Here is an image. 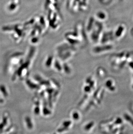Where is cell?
Segmentation results:
<instances>
[{
    "instance_id": "cell-1",
    "label": "cell",
    "mask_w": 133,
    "mask_h": 134,
    "mask_svg": "<svg viewBox=\"0 0 133 134\" xmlns=\"http://www.w3.org/2000/svg\"><path fill=\"white\" fill-rule=\"evenodd\" d=\"M125 29V27H124V26L122 25L118 26L114 33L115 37L117 38H120V37H122V36L124 34Z\"/></svg>"
},
{
    "instance_id": "cell-2",
    "label": "cell",
    "mask_w": 133,
    "mask_h": 134,
    "mask_svg": "<svg viewBox=\"0 0 133 134\" xmlns=\"http://www.w3.org/2000/svg\"><path fill=\"white\" fill-rule=\"evenodd\" d=\"M97 16L100 20H105L106 18V14L105 12H100L97 14Z\"/></svg>"
},
{
    "instance_id": "cell-3",
    "label": "cell",
    "mask_w": 133,
    "mask_h": 134,
    "mask_svg": "<svg viewBox=\"0 0 133 134\" xmlns=\"http://www.w3.org/2000/svg\"><path fill=\"white\" fill-rule=\"evenodd\" d=\"M132 34H133V30H132Z\"/></svg>"
}]
</instances>
